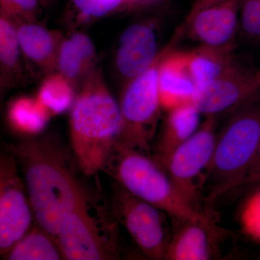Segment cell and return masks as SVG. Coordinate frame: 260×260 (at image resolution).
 Returning a JSON list of instances; mask_svg holds the SVG:
<instances>
[{"label":"cell","mask_w":260,"mask_h":260,"mask_svg":"<svg viewBox=\"0 0 260 260\" xmlns=\"http://www.w3.org/2000/svg\"><path fill=\"white\" fill-rule=\"evenodd\" d=\"M256 83H257V85H259L260 88V65L259 68L256 70Z\"/></svg>","instance_id":"obj_30"},{"label":"cell","mask_w":260,"mask_h":260,"mask_svg":"<svg viewBox=\"0 0 260 260\" xmlns=\"http://www.w3.org/2000/svg\"><path fill=\"white\" fill-rule=\"evenodd\" d=\"M21 48L14 22L0 16V68L1 88H14L20 85L24 79Z\"/></svg>","instance_id":"obj_19"},{"label":"cell","mask_w":260,"mask_h":260,"mask_svg":"<svg viewBox=\"0 0 260 260\" xmlns=\"http://www.w3.org/2000/svg\"><path fill=\"white\" fill-rule=\"evenodd\" d=\"M102 172L131 194L180 221L210 220L182 198L150 153L116 143Z\"/></svg>","instance_id":"obj_4"},{"label":"cell","mask_w":260,"mask_h":260,"mask_svg":"<svg viewBox=\"0 0 260 260\" xmlns=\"http://www.w3.org/2000/svg\"><path fill=\"white\" fill-rule=\"evenodd\" d=\"M164 51L144 73L126 83L119 102L123 127L117 143L150 154L162 109L158 67Z\"/></svg>","instance_id":"obj_6"},{"label":"cell","mask_w":260,"mask_h":260,"mask_svg":"<svg viewBox=\"0 0 260 260\" xmlns=\"http://www.w3.org/2000/svg\"><path fill=\"white\" fill-rule=\"evenodd\" d=\"M15 23L24 61L29 69L44 77L57 71L62 34L50 30L38 20Z\"/></svg>","instance_id":"obj_14"},{"label":"cell","mask_w":260,"mask_h":260,"mask_svg":"<svg viewBox=\"0 0 260 260\" xmlns=\"http://www.w3.org/2000/svg\"><path fill=\"white\" fill-rule=\"evenodd\" d=\"M234 49L235 44L221 47L200 45L189 51V63L197 90L237 62Z\"/></svg>","instance_id":"obj_18"},{"label":"cell","mask_w":260,"mask_h":260,"mask_svg":"<svg viewBox=\"0 0 260 260\" xmlns=\"http://www.w3.org/2000/svg\"><path fill=\"white\" fill-rule=\"evenodd\" d=\"M119 227L109 200L82 186L74 209L56 238L64 259H117Z\"/></svg>","instance_id":"obj_5"},{"label":"cell","mask_w":260,"mask_h":260,"mask_svg":"<svg viewBox=\"0 0 260 260\" xmlns=\"http://www.w3.org/2000/svg\"><path fill=\"white\" fill-rule=\"evenodd\" d=\"M126 0H69L66 16L73 23H86L121 13Z\"/></svg>","instance_id":"obj_23"},{"label":"cell","mask_w":260,"mask_h":260,"mask_svg":"<svg viewBox=\"0 0 260 260\" xmlns=\"http://www.w3.org/2000/svg\"><path fill=\"white\" fill-rule=\"evenodd\" d=\"M164 0H126L122 12L137 13L153 8Z\"/></svg>","instance_id":"obj_27"},{"label":"cell","mask_w":260,"mask_h":260,"mask_svg":"<svg viewBox=\"0 0 260 260\" xmlns=\"http://www.w3.org/2000/svg\"><path fill=\"white\" fill-rule=\"evenodd\" d=\"M260 139V92L236 109L217 135L213 160L203 198L213 203L219 197L244 184L255 159Z\"/></svg>","instance_id":"obj_3"},{"label":"cell","mask_w":260,"mask_h":260,"mask_svg":"<svg viewBox=\"0 0 260 260\" xmlns=\"http://www.w3.org/2000/svg\"><path fill=\"white\" fill-rule=\"evenodd\" d=\"M180 27L164 47L158 67V88L162 109L168 111L193 103L197 84L191 73L189 51L174 49L183 37Z\"/></svg>","instance_id":"obj_12"},{"label":"cell","mask_w":260,"mask_h":260,"mask_svg":"<svg viewBox=\"0 0 260 260\" xmlns=\"http://www.w3.org/2000/svg\"><path fill=\"white\" fill-rule=\"evenodd\" d=\"M153 21L138 22L121 34L116 47L115 66L126 83L148 69L158 57V36Z\"/></svg>","instance_id":"obj_13"},{"label":"cell","mask_w":260,"mask_h":260,"mask_svg":"<svg viewBox=\"0 0 260 260\" xmlns=\"http://www.w3.org/2000/svg\"><path fill=\"white\" fill-rule=\"evenodd\" d=\"M215 124V116H206L198 131L172 154L165 167L182 198L200 211L218 135Z\"/></svg>","instance_id":"obj_8"},{"label":"cell","mask_w":260,"mask_h":260,"mask_svg":"<svg viewBox=\"0 0 260 260\" xmlns=\"http://www.w3.org/2000/svg\"><path fill=\"white\" fill-rule=\"evenodd\" d=\"M239 28L248 40L260 42V0H241Z\"/></svg>","instance_id":"obj_26"},{"label":"cell","mask_w":260,"mask_h":260,"mask_svg":"<svg viewBox=\"0 0 260 260\" xmlns=\"http://www.w3.org/2000/svg\"><path fill=\"white\" fill-rule=\"evenodd\" d=\"M239 223L247 237L260 243V189L244 202L239 214Z\"/></svg>","instance_id":"obj_25"},{"label":"cell","mask_w":260,"mask_h":260,"mask_svg":"<svg viewBox=\"0 0 260 260\" xmlns=\"http://www.w3.org/2000/svg\"><path fill=\"white\" fill-rule=\"evenodd\" d=\"M36 222L56 237L74 209L82 186L69 154L49 138L32 139L14 148Z\"/></svg>","instance_id":"obj_1"},{"label":"cell","mask_w":260,"mask_h":260,"mask_svg":"<svg viewBox=\"0 0 260 260\" xmlns=\"http://www.w3.org/2000/svg\"><path fill=\"white\" fill-rule=\"evenodd\" d=\"M76 87L59 72L44 77L37 97L51 116L62 114L73 107Z\"/></svg>","instance_id":"obj_22"},{"label":"cell","mask_w":260,"mask_h":260,"mask_svg":"<svg viewBox=\"0 0 260 260\" xmlns=\"http://www.w3.org/2000/svg\"><path fill=\"white\" fill-rule=\"evenodd\" d=\"M255 73L236 62L216 78L198 88L193 104L205 116L235 111L259 93Z\"/></svg>","instance_id":"obj_11"},{"label":"cell","mask_w":260,"mask_h":260,"mask_svg":"<svg viewBox=\"0 0 260 260\" xmlns=\"http://www.w3.org/2000/svg\"><path fill=\"white\" fill-rule=\"evenodd\" d=\"M43 8L40 0H0V16L14 23L36 21Z\"/></svg>","instance_id":"obj_24"},{"label":"cell","mask_w":260,"mask_h":260,"mask_svg":"<svg viewBox=\"0 0 260 260\" xmlns=\"http://www.w3.org/2000/svg\"><path fill=\"white\" fill-rule=\"evenodd\" d=\"M109 202L118 223L126 229L142 252L150 259H165L172 237L168 214L131 194L115 181Z\"/></svg>","instance_id":"obj_7"},{"label":"cell","mask_w":260,"mask_h":260,"mask_svg":"<svg viewBox=\"0 0 260 260\" xmlns=\"http://www.w3.org/2000/svg\"><path fill=\"white\" fill-rule=\"evenodd\" d=\"M122 127L119 103L108 88L102 69L97 68L80 85L70 115L72 148L85 175L102 172Z\"/></svg>","instance_id":"obj_2"},{"label":"cell","mask_w":260,"mask_h":260,"mask_svg":"<svg viewBox=\"0 0 260 260\" xmlns=\"http://www.w3.org/2000/svg\"><path fill=\"white\" fill-rule=\"evenodd\" d=\"M260 182V139L255 159L253 162L250 170L248 173L244 184H253Z\"/></svg>","instance_id":"obj_28"},{"label":"cell","mask_w":260,"mask_h":260,"mask_svg":"<svg viewBox=\"0 0 260 260\" xmlns=\"http://www.w3.org/2000/svg\"><path fill=\"white\" fill-rule=\"evenodd\" d=\"M51 117L37 97H19L10 103L8 108L10 125L22 134H39L45 129Z\"/></svg>","instance_id":"obj_21"},{"label":"cell","mask_w":260,"mask_h":260,"mask_svg":"<svg viewBox=\"0 0 260 260\" xmlns=\"http://www.w3.org/2000/svg\"><path fill=\"white\" fill-rule=\"evenodd\" d=\"M96 53L91 39L74 31L63 38L57 58V71L80 88L96 68Z\"/></svg>","instance_id":"obj_16"},{"label":"cell","mask_w":260,"mask_h":260,"mask_svg":"<svg viewBox=\"0 0 260 260\" xmlns=\"http://www.w3.org/2000/svg\"><path fill=\"white\" fill-rule=\"evenodd\" d=\"M202 114L193 103L168 111L153 158L165 169L172 154L199 129Z\"/></svg>","instance_id":"obj_15"},{"label":"cell","mask_w":260,"mask_h":260,"mask_svg":"<svg viewBox=\"0 0 260 260\" xmlns=\"http://www.w3.org/2000/svg\"><path fill=\"white\" fill-rule=\"evenodd\" d=\"M53 1H54V0H40L43 8H44H44H46V7L49 6Z\"/></svg>","instance_id":"obj_29"},{"label":"cell","mask_w":260,"mask_h":260,"mask_svg":"<svg viewBox=\"0 0 260 260\" xmlns=\"http://www.w3.org/2000/svg\"><path fill=\"white\" fill-rule=\"evenodd\" d=\"M35 216L18 162L0 160V253L3 256L30 230Z\"/></svg>","instance_id":"obj_9"},{"label":"cell","mask_w":260,"mask_h":260,"mask_svg":"<svg viewBox=\"0 0 260 260\" xmlns=\"http://www.w3.org/2000/svg\"><path fill=\"white\" fill-rule=\"evenodd\" d=\"M171 237L165 259L208 260L213 257L215 228L211 220L183 221Z\"/></svg>","instance_id":"obj_17"},{"label":"cell","mask_w":260,"mask_h":260,"mask_svg":"<svg viewBox=\"0 0 260 260\" xmlns=\"http://www.w3.org/2000/svg\"><path fill=\"white\" fill-rule=\"evenodd\" d=\"M241 0H195L181 25L183 34L200 45L234 44Z\"/></svg>","instance_id":"obj_10"},{"label":"cell","mask_w":260,"mask_h":260,"mask_svg":"<svg viewBox=\"0 0 260 260\" xmlns=\"http://www.w3.org/2000/svg\"><path fill=\"white\" fill-rule=\"evenodd\" d=\"M3 256L8 260L64 259L56 238L36 221L30 230Z\"/></svg>","instance_id":"obj_20"}]
</instances>
